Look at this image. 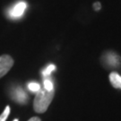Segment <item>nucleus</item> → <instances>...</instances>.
<instances>
[{
	"mask_svg": "<svg viewBox=\"0 0 121 121\" xmlns=\"http://www.w3.org/2000/svg\"><path fill=\"white\" fill-rule=\"evenodd\" d=\"M54 98V91H46L45 89L39 90L35 96L33 101V108L35 112L44 113L48 109Z\"/></svg>",
	"mask_w": 121,
	"mask_h": 121,
	"instance_id": "nucleus-1",
	"label": "nucleus"
},
{
	"mask_svg": "<svg viewBox=\"0 0 121 121\" xmlns=\"http://www.w3.org/2000/svg\"><path fill=\"white\" fill-rule=\"evenodd\" d=\"M27 8V4L23 1L17 2L7 11V16L11 19H19L23 15Z\"/></svg>",
	"mask_w": 121,
	"mask_h": 121,
	"instance_id": "nucleus-2",
	"label": "nucleus"
},
{
	"mask_svg": "<svg viewBox=\"0 0 121 121\" xmlns=\"http://www.w3.org/2000/svg\"><path fill=\"white\" fill-rule=\"evenodd\" d=\"M13 65V59L9 55H2L0 56V78L9 72V70Z\"/></svg>",
	"mask_w": 121,
	"mask_h": 121,
	"instance_id": "nucleus-3",
	"label": "nucleus"
},
{
	"mask_svg": "<svg viewBox=\"0 0 121 121\" xmlns=\"http://www.w3.org/2000/svg\"><path fill=\"white\" fill-rule=\"evenodd\" d=\"M120 57L112 52H108L103 56V62L105 65H108L111 67H116L120 64Z\"/></svg>",
	"mask_w": 121,
	"mask_h": 121,
	"instance_id": "nucleus-4",
	"label": "nucleus"
},
{
	"mask_svg": "<svg viewBox=\"0 0 121 121\" xmlns=\"http://www.w3.org/2000/svg\"><path fill=\"white\" fill-rule=\"evenodd\" d=\"M13 99L17 101L18 103L20 104H24L27 102V99H28V97H27V94L25 93V91L22 90V88L20 87H17L13 90Z\"/></svg>",
	"mask_w": 121,
	"mask_h": 121,
	"instance_id": "nucleus-5",
	"label": "nucleus"
},
{
	"mask_svg": "<svg viewBox=\"0 0 121 121\" xmlns=\"http://www.w3.org/2000/svg\"><path fill=\"white\" fill-rule=\"evenodd\" d=\"M109 81L114 88L121 89V76L118 73L113 72L109 74Z\"/></svg>",
	"mask_w": 121,
	"mask_h": 121,
	"instance_id": "nucleus-6",
	"label": "nucleus"
},
{
	"mask_svg": "<svg viewBox=\"0 0 121 121\" xmlns=\"http://www.w3.org/2000/svg\"><path fill=\"white\" fill-rule=\"evenodd\" d=\"M28 89L30 90V91H33V92H38V91L40 90V86L38 82H30L28 84Z\"/></svg>",
	"mask_w": 121,
	"mask_h": 121,
	"instance_id": "nucleus-7",
	"label": "nucleus"
},
{
	"mask_svg": "<svg viewBox=\"0 0 121 121\" xmlns=\"http://www.w3.org/2000/svg\"><path fill=\"white\" fill-rule=\"evenodd\" d=\"M44 89L46 91H54V86H53V82L49 79H45L44 80Z\"/></svg>",
	"mask_w": 121,
	"mask_h": 121,
	"instance_id": "nucleus-8",
	"label": "nucleus"
},
{
	"mask_svg": "<svg viewBox=\"0 0 121 121\" xmlns=\"http://www.w3.org/2000/svg\"><path fill=\"white\" fill-rule=\"evenodd\" d=\"M55 69H56V66L53 65V64H50V65H48V66L46 67V69L42 72V74H43L44 76H48Z\"/></svg>",
	"mask_w": 121,
	"mask_h": 121,
	"instance_id": "nucleus-9",
	"label": "nucleus"
},
{
	"mask_svg": "<svg viewBox=\"0 0 121 121\" xmlns=\"http://www.w3.org/2000/svg\"><path fill=\"white\" fill-rule=\"evenodd\" d=\"M9 114H10V107L9 106H6L5 108H4V112L0 115V121H5L8 117Z\"/></svg>",
	"mask_w": 121,
	"mask_h": 121,
	"instance_id": "nucleus-10",
	"label": "nucleus"
},
{
	"mask_svg": "<svg viewBox=\"0 0 121 121\" xmlns=\"http://www.w3.org/2000/svg\"><path fill=\"white\" fill-rule=\"evenodd\" d=\"M100 8H101V4H100L99 2H96V3L93 4V9H94L95 11H99Z\"/></svg>",
	"mask_w": 121,
	"mask_h": 121,
	"instance_id": "nucleus-11",
	"label": "nucleus"
},
{
	"mask_svg": "<svg viewBox=\"0 0 121 121\" xmlns=\"http://www.w3.org/2000/svg\"><path fill=\"white\" fill-rule=\"evenodd\" d=\"M28 121H41L40 120V118L38 117H31L30 119H29Z\"/></svg>",
	"mask_w": 121,
	"mask_h": 121,
	"instance_id": "nucleus-12",
	"label": "nucleus"
},
{
	"mask_svg": "<svg viewBox=\"0 0 121 121\" xmlns=\"http://www.w3.org/2000/svg\"><path fill=\"white\" fill-rule=\"evenodd\" d=\"M13 121H18V119H14Z\"/></svg>",
	"mask_w": 121,
	"mask_h": 121,
	"instance_id": "nucleus-13",
	"label": "nucleus"
}]
</instances>
